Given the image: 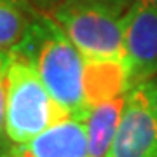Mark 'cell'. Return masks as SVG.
I'll use <instances>...</instances> for the list:
<instances>
[{
  "instance_id": "6da1fadb",
  "label": "cell",
  "mask_w": 157,
  "mask_h": 157,
  "mask_svg": "<svg viewBox=\"0 0 157 157\" xmlns=\"http://www.w3.org/2000/svg\"><path fill=\"white\" fill-rule=\"evenodd\" d=\"M17 45L30 54L51 98L70 117L84 119V56L52 16L42 12Z\"/></svg>"
},
{
  "instance_id": "7a4b0ae2",
  "label": "cell",
  "mask_w": 157,
  "mask_h": 157,
  "mask_svg": "<svg viewBox=\"0 0 157 157\" xmlns=\"http://www.w3.org/2000/svg\"><path fill=\"white\" fill-rule=\"evenodd\" d=\"M68 115L51 98L37 68L21 45L7 51L6 68V136L12 145L26 143Z\"/></svg>"
},
{
  "instance_id": "3957f363",
  "label": "cell",
  "mask_w": 157,
  "mask_h": 157,
  "mask_svg": "<svg viewBox=\"0 0 157 157\" xmlns=\"http://www.w3.org/2000/svg\"><path fill=\"white\" fill-rule=\"evenodd\" d=\"M51 16L84 58H122V16L89 0H65Z\"/></svg>"
},
{
  "instance_id": "277c9868",
  "label": "cell",
  "mask_w": 157,
  "mask_h": 157,
  "mask_svg": "<svg viewBox=\"0 0 157 157\" xmlns=\"http://www.w3.org/2000/svg\"><path fill=\"white\" fill-rule=\"evenodd\" d=\"M124 65L129 89L157 77V7L136 0L122 16Z\"/></svg>"
},
{
  "instance_id": "5b68a950",
  "label": "cell",
  "mask_w": 157,
  "mask_h": 157,
  "mask_svg": "<svg viewBox=\"0 0 157 157\" xmlns=\"http://www.w3.org/2000/svg\"><path fill=\"white\" fill-rule=\"evenodd\" d=\"M108 157H157V115L143 84L128 91Z\"/></svg>"
},
{
  "instance_id": "8992f818",
  "label": "cell",
  "mask_w": 157,
  "mask_h": 157,
  "mask_svg": "<svg viewBox=\"0 0 157 157\" xmlns=\"http://www.w3.org/2000/svg\"><path fill=\"white\" fill-rule=\"evenodd\" d=\"M6 157H89L84 119L68 117L52 124L26 143L11 145Z\"/></svg>"
},
{
  "instance_id": "52a82bcc",
  "label": "cell",
  "mask_w": 157,
  "mask_h": 157,
  "mask_svg": "<svg viewBox=\"0 0 157 157\" xmlns=\"http://www.w3.org/2000/svg\"><path fill=\"white\" fill-rule=\"evenodd\" d=\"M129 91L122 58H84V98L87 110Z\"/></svg>"
},
{
  "instance_id": "ba28073f",
  "label": "cell",
  "mask_w": 157,
  "mask_h": 157,
  "mask_svg": "<svg viewBox=\"0 0 157 157\" xmlns=\"http://www.w3.org/2000/svg\"><path fill=\"white\" fill-rule=\"evenodd\" d=\"M126 94L98 103L87 110L84 122L86 133H87L89 157H108L124 105H126Z\"/></svg>"
},
{
  "instance_id": "9c48e42d",
  "label": "cell",
  "mask_w": 157,
  "mask_h": 157,
  "mask_svg": "<svg viewBox=\"0 0 157 157\" xmlns=\"http://www.w3.org/2000/svg\"><path fill=\"white\" fill-rule=\"evenodd\" d=\"M40 14L30 0H0V51L19 44Z\"/></svg>"
},
{
  "instance_id": "30bf717a",
  "label": "cell",
  "mask_w": 157,
  "mask_h": 157,
  "mask_svg": "<svg viewBox=\"0 0 157 157\" xmlns=\"http://www.w3.org/2000/svg\"><path fill=\"white\" fill-rule=\"evenodd\" d=\"M6 68H7V51H0V157H6L9 147L12 145L6 136L4 112H6Z\"/></svg>"
},
{
  "instance_id": "8fae6325",
  "label": "cell",
  "mask_w": 157,
  "mask_h": 157,
  "mask_svg": "<svg viewBox=\"0 0 157 157\" xmlns=\"http://www.w3.org/2000/svg\"><path fill=\"white\" fill-rule=\"evenodd\" d=\"M89 2H94L98 6L105 7L108 11H112L113 14H117V16H124L136 0H89Z\"/></svg>"
},
{
  "instance_id": "7c38bea8",
  "label": "cell",
  "mask_w": 157,
  "mask_h": 157,
  "mask_svg": "<svg viewBox=\"0 0 157 157\" xmlns=\"http://www.w3.org/2000/svg\"><path fill=\"white\" fill-rule=\"evenodd\" d=\"M143 89H145V94L148 98V103H150L152 110L155 112L157 115V77H154L152 80L143 84Z\"/></svg>"
},
{
  "instance_id": "4fadbf2b",
  "label": "cell",
  "mask_w": 157,
  "mask_h": 157,
  "mask_svg": "<svg viewBox=\"0 0 157 157\" xmlns=\"http://www.w3.org/2000/svg\"><path fill=\"white\" fill-rule=\"evenodd\" d=\"M40 12H45V14H51V11L58 7L59 4H63L65 0H30Z\"/></svg>"
},
{
  "instance_id": "5bb4252c",
  "label": "cell",
  "mask_w": 157,
  "mask_h": 157,
  "mask_svg": "<svg viewBox=\"0 0 157 157\" xmlns=\"http://www.w3.org/2000/svg\"><path fill=\"white\" fill-rule=\"evenodd\" d=\"M148 2H150V4H154V6L157 7V0H148Z\"/></svg>"
}]
</instances>
